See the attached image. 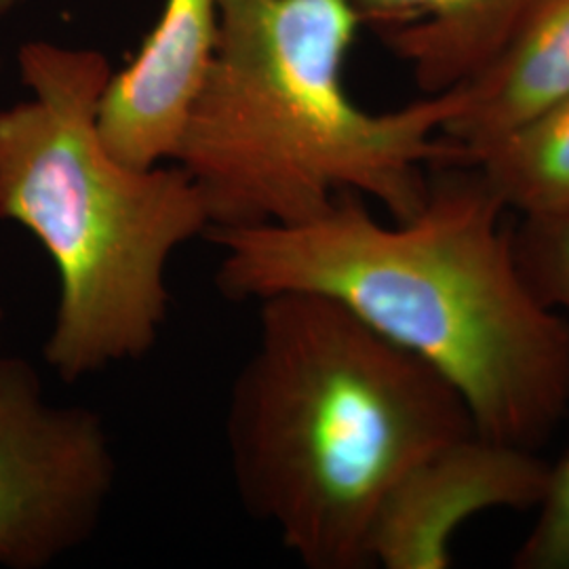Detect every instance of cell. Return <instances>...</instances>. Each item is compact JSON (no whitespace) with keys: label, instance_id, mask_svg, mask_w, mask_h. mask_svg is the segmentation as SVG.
<instances>
[{"label":"cell","instance_id":"cell-1","mask_svg":"<svg viewBox=\"0 0 569 569\" xmlns=\"http://www.w3.org/2000/svg\"><path fill=\"white\" fill-rule=\"evenodd\" d=\"M509 213L477 167L439 164L409 220L382 224L361 194L340 192L302 224L204 239L228 300L331 298L439 371L477 432L538 449L569 411V321L526 283Z\"/></svg>","mask_w":569,"mask_h":569},{"label":"cell","instance_id":"cell-2","mask_svg":"<svg viewBox=\"0 0 569 569\" xmlns=\"http://www.w3.org/2000/svg\"><path fill=\"white\" fill-rule=\"evenodd\" d=\"M258 305L226 407L237 496L306 568H369L390 489L477 430L470 411L439 371L336 300L289 291Z\"/></svg>","mask_w":569,"mask_h":569},{"label":"cell","instance_id":"cell-3","mask_svg":"<svg viewBox=\"0 0 569 569\" xmlns=\"http://www.w3.org/2000/svg\"><path fill=\"white\" fill-rule=\"evenodd\" d=\"M359 26L348 0H222L216 53L171 159L203 197L207 232L302 224L340 192L395 222L422 209L430 171L458 159L443 127L462 93L361 108L345 87Z\"/></svg>","mask_w":569,"mask_h":569},{"label":"cell","instance_id":"cell-4","mask_svg":"<svg viewBox=\"0 0 569 569\" xmlns=\"http://www.w3.org/2000/svg\"><path fill=\"white\" fill-rule=\"evenodd\" d=\"M18 61L32 96L0 110V220L26 228L56 266L42 355L74 385L159 345L171 258L207 234L209 213L180 164L136 169L103 143V53L34 41Z\"/></svg>","mask_w":569,"mask_h":569},{"label":"cell","instance_id":"cell-5","mask_svg":"<svg viewBox=\"0 0 569 569\" xmlns=\"http://www.w3.org/2000/svg\"><path fill=\"white\" fill-rule=\"evenodd\" d=\"M117 481L102 416L49 401L37 367L0 355V568L44 569L82 549Z\"/></svg>","mask_w":569,"mask_h":569},{"label":"cell","instance_id":"cell-6","mask_svg":"<svg viewBox=\"0 0 569 569\" xmlns=\"http://www.w3.org/2000/svg\"><path fill=\"white\" fill-rule=\"evenodd\" d=\"M550 465L536 449L477 430L430 451L390 489L369 531L371 566L446 569L468 519L488 510L538 509Z\"/></svg>","mask_w":569,"mask_h":569},{"label":"cell","instance_id":"cell-7","mask_svg":"<svg viewBox=\"0 0 569 569\" xmlns=\"http://www.w3.org/2000/svg\"><path fill=\"white\" fill-rule=\"evenodd\" d=\"M222 0H164L140 51L103 89L98 127L108 150L129 167L173 159L183 122L216 53Z\"/></svg>","mask_w":569,"mask_h":569},{"label":"cell","instance_id":"cell-8","mask_svg":"<svg viewBox=\"0 0 569 569\" xmlns=\"http://www.w3.org/2000/svg\"><path fill=\"white\" fill-rule=\"evenodd\" d=\"M458 89L462 106L443 127L458 161L568 100L569 0H529L488 66Z\"/></svg>","mask_w":569,"mask_h":569},{"label":"cell","instance_id":"cell-9","mask_svg":"<svg viewBox=\"0 0 569 569\" xmlns=\"http://www.w3.org/2000/svg\"><path fill=\"white\" fill-rule=\"evenodd\" d=\"M406 61L427 93L453 89L488 66L529 0H348Z\"/></svg>","mask_w":569,"mask_h":569},{"label":"cell","instance_id":"cell-10","mask_svg":"<svg viewBox=\"0 0 569 569\" xmlns=\"http://www.w3.org/2000/svg\"><path fill=\"white\" fill-rule=\"evenodd\" d=\"M491 183L509 211L569 213V98L550 106L507 136L462 154Z\"/></svg>","mask_w":569,"mask_h":569},{"label":"cell","instance_id":"cell-11","mask_svg":"<svg viewBox=\"0 0 569 569\" xmlns=\"http://www.w3.org/2000/svg\"><path fill=\"white\" fill-rule=\"evenodd\" d=\"M512 249L533 296L569 312V213L521 218L512 224Z\"/></svg>","mask_w":569,"mask_h":569},{"label":"cell","instance_id":"cell-12","mask_svg":"<svg viewBox=\"0 0 569 569\" xmlns=\"http://www.w3.org/2000/svg\"><path fill=\"white\" fill-rule=\"evenodd\" d=\"M517 569H569V449L550 465L533 528L515 552Z\"/></svg>","mask_w":569,"mask_h":569},{"label":"cell","instance_id":"cell-13","mask_svg":"<svg viewBox=\"0 0 569 569\" xmlns=\"http://www.w3.org/2000/svg\"><path fill=\"white\" fill-rule=\"evenodd\" d=\"M16 2H18V0H0V18H2L7 11H11Z\"/></svg>","mask_w":569,"mask_h":569},{"label":"cell","instance_id":"cell-14","mask_svg":"<svg viewBox=\"0 0 569 569\" xmlns=\"http://www.w3.org/2000/svg\"><path fill=\"white\" fill-rule=\"evenodd\" d=\"M2 321H4V310H2V305H0V327H2Z\"/></svg>","mask_w":569,"mask_h":569}]
</instances>
